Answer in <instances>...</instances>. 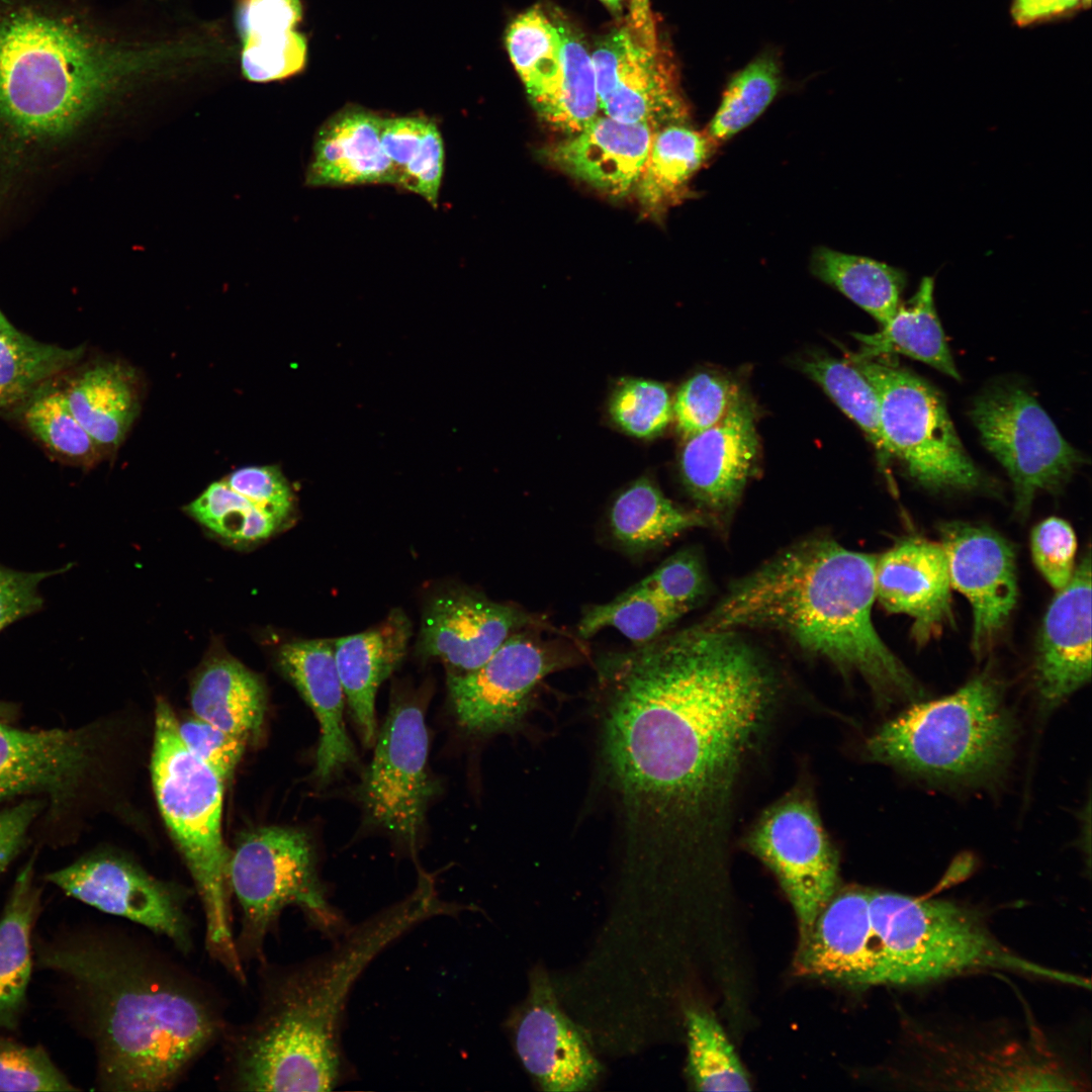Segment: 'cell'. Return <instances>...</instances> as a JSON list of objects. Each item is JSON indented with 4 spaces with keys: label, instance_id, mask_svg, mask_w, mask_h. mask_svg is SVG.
I'll return each instance as SVG.
<instances>
[{
    "label": "cell",
    "instance_id": "obj_1",
    "mask_svg": "<svg viewBox=\"0 0 1092 1092\" xmlns=\"http://www.w3.org/2000/svg\"><path fill=\"white\" fill-rule=\"evenodd\" d=\"M603 667L605 754L630 822L657 844L721 848L775 715L774 671L736 632L698 625L609 655Z\"/></svg>",
    "mask_w": 1092,
    "mask_h": 1092
},
{
    "label": "cell",
    "instance_id": "obj_2",
    "mask_svg": "<svg viewBox=\"0 0 1092 1092\" xmlns=\"http://www.w3.org/2000/svg\"><path fill=\"white\" fill-rule=\"evenodd\" d=\"M32 946L34 966L57 979L68 1020L93 1050L99 1091L175 1088L231 1022L214 986L136 931L86 923L35 935Z\"/></svg>",
    "mask_w": 1092,
    "mask_h": 1092
},
{
    "label": "cell",
    "instance_id": "obj_3",
    "mask_svg": "<svg viewBox=\"0 0 1092 1092\" xmlns=\"http://www.w3.org/2000/svg\"><path fill=\"white\" fill-rule=\"evenodd\" d=\"M462 907L422 873L401 901L346 931L328 952L288 965L257 964L252 1016L230 1022L216 1084L226 1091H330L342 1072L340 1033L351 990L371 962L421 922Z\"/></svg>",
    "mask_w": 1092,
    "mask_h": 1092
},
{
    "label": "cell",
    "instance_id": "obj_4",
    "mask_svg": "<svg viewBox=\"0 0 1092 1092\" xmlns=\"http://www.w3.org/2000/svg\"><path fill=\"white\" fill-rule=\"evenodd\" d=\"M875 563L876 555L830 538L805 539L731 584L698 625L777 631L843 674H857L882 708L920 701L923 688L872 621Z\"/></svg>",
    "mask_w": 1092,
    "mask_h": 1092
},
{
    "label": "cell",
    "instance_id": "obj_5",
    "mask_svg": "<svg viewBox=\"0 0 1092 1092\" xmlns=\"http://www.w3.org/2000/svg\"><path fill=\"white\" fill-rule=\"evenodd\" d=\"M197 52L188 41L123 39L88 0H0V128L65 136L130 78Z\"/></svg>",
    "mask_w": 1092,
    "mask_h": 1092
},
{
    "label": "cell",
    "instance_id": "obj_6",
    "mask_svg": "<svg viewBox=\"0 0 1092 1092\" xmlns=\"http://www.w3.org/2000/svg\"><path fill=\"white\" fill-rule=\"evenodd\" d=\"M1018 736L1003 681L984 671L950 695L909 704L867 738L863 751L931 785L988 788L1007 775Z\"/></svg>",
    "mask_w": 1092,
    "mask_h": 1092
},
{
    "label": "cell",
    "instance_id": "obj_7",
    "mask_svg": "<svg viewBox=\"0 0 1092 1092\" xmlns=\"http://www.w3.org/2000/svg\"><path fill=\"white\" fill-rule=\"evenodd\" d=\"M151 771L160 811L195 884L206 951L245 987L247 970L236 948L233 924L231 851L221 831L224 781L186 748L164 699L156 704Z\"/></svg>",
    "mask_w": 1092,
    "mask_h": 1092
},
{
    "label": "cell",
    "instance_id": "obj_8",
    "mask_svg": "<svg viewBox=\"0 0 1092 1092\" xmlns=\"http://www.w3.org/2000/svg\"><path fill=\"white\" fill-rule=\"evenodd\" d=\"M877 948L875 986H917L981 971H1005L1082 987V977L1013 952L981 914L945 899L870 890Z\"/></svg>",
    "mask_w": 1092,
    "mask_h": 1092
},
{
    "label": "cell",
    "instance_id": "obj_9",
    "mask_svg": "<svg viewBox=\"0 0 1092 1092\" xmlns=\"http://www.w3.org/2000/svg\"><path fill=\"white\" fill-rule=\"evenodd\" d=\"M229 879L240 911L236 948L245 967L266 959L267 940L288 907L326 933L342 925L318 878L312 843L299 829L267 826L246 835L231 852Z\"/></svg>",
    "mask_w": 1092,
    "mask_h": 1092
},
{
    "label": "cell",
    "instance_id": "obj_10",
    "mask_svg": "<svg viewBox=\"0 0 1092 1092\" xmlns=\"http://www.w3.org/2000/svg\"><path fill=\"white\" fill-rule=\"evenodd\" d=\"M847 360L874 387L885 440L912 480L933 491H972L985 485L935 387L890 363L851 356Z\"/></svg>",
    "mask_w": 1092,
    "mask_h": 1092
},
{
    "label": "cell",
    "instance_id": "obj_11",
    "mask_svg": "<svg viewBox=\"0 0 1092 1092\" xmlns=\"http://www.w3.org/2000/svg\"><path fill=\"white\" fill-rule=\"evenodd\" d=\"M505 42L534 109L544 121L572 135L599 116L590 53L567 22L535 6L513 19Z\"/></svg>",
    "mask_w": 1092,
    "mask_h": 1092
},
{
    "label": "cell",
    "instance_id": "obj_12",
    "mask_svg": "<svg viewBox=\"0 0 1092 1092\" xmlns=\"http://www.w3.org/2000/svg\"><path fill=\"white\" fill-rule=\"evenodd\" d=\"M970 416L982 444L1012 481L1018 515L1028 514L1039 491L1060 489L1083 463L1080 452L1019 385L1001 383L986 389L975 399Z\"/></svg>",
    "mask_w": 1092,
    "mask_h": 1092
},
{
    "label": "cell",
    "instance_id": "obj_13",
    "mask_svg": "<svg viewBox=\"0 0 1092 1092\" xmlns=\"http://www.w3.org/2000/svg\"><path fill=\"white\" fill-rule=\"evenodd\" d=\"M745 847L776 876L804 938L838 885L839 858L809 787L798 785L766 808Z\"/></svg>",
    "mask_w": 1092,
    "mask_h": 1092
},
{
    "label": "cell",
    "instance_id": "obj_14",
    "mask_svg": "<svg viewBox=\"0 0 1092 1092\" xmlns=\"http://www.w3.org/2000/svg\"><path fill=\"white\" fill-rule=\"evenodd\" d=\"M373 757L356 795L368 821L415 847L439 785L429 768V734L422 704L395 697L376 734Z\"/></svg>",
    "mask_w": 1092,
    "mask_h": 1092
},
{
    "label": "cell",
    "instance_id": "obj_15",
    "mask_svg": "<svg viewBox=\"0 0 1092 1092\" xmlns=\"http://www.w3.org/2000/svg\"><path fill=\"white\" fill-rule=\"evenodd\" d=\"M1035 1030L1026 1038L964 1045L930 1031L917 1033L918 1071L906 1082L988 1091H1075L1086 1082Z\"/></svg>",
    "mask_w": 1092,
    "mask_h": 1092
},
{
    "label": "cell",
    "instance_id": "obj_16",
    "mask_svg": "<svg viewBox=\"0 0 1092 1092\" xmlns=\"http://www.w3.org/2000/svg\"><path fill=\"white\" fill-rule=\"evenodd\" d=\"M44 879L69 897L168 939L183 956L194 949L187 892L157 879L128 858L91 853L48 873Z\"/></svg>",
    "mask_w": 1092,
    "mask_h": 1092
},
{
    "label": "cell",
    "instance_id": "obj_17",
    "mask_svg": "<svg viewBox=\"0 0 1092 1092\" xmlns=\"http://www.w3.org/2000/svg\"><path fill=\"white\" fill-rule=\"evenodd\" d=\"M533 631L513 634L471 671L447 672L449 701L463 730L498 732L523 718L534 690L560 663L553 648Z\"/></svg>",
    "mask_w": 1092,
    "mask_h": 1092
},
{
    "label": "cell",
    "instance_id": "obj_18",
    "mask_svg": "<svg viewBox=\"0 0 1092 1092\" xmlns=\"http://www.w3.org/2000/svg\"><path fill=\"white\" fill-rule=\"evenodd\" d=\"M658 48L644 43L632 28L615 29L590 53L599 106L618 121L658 129L687 121V108Z\"/></svg>",
    "mask_w": 1092,
    "mask_h": 1092
},
{
    "label": "cell",
    "instance_id": "obj_19",
    "mask_svg": "<svg viewBox=\"0 0 1092 1092\" xmlns=\"http://www.w3.org/2000/svg\"><path fill=\"white\" fill-rule=\"evenodd\" d=\"M950 584L970 602L972 649L984 653L1008 622L1017 601L1015 554L989 527L965 522L939 526Z\"/></svg>",
    "mask_w": 1092,
    "mask_h": 1092
},
{
    "label": "cell",
    "instance_id": "obj_20",
    "mask_svg": "<svg viewBox=\"0 0 1092 1092\" xmlns=\"http://www.w3.org/2000/svg\"><path fill=\"white\" fill-rule=\"evenodd\" d=\"M541 625L531 614L468 588L437 594L425 608L417 655L437 658L448 672L464 673L483 664L513 634Z\"/></svg>",
    "mask_w": 1092,
    "mask_h": 1092
},
{
    "label": "cell",
    "instance_id": "obj_21",
    "mask_svg": "<svg viewBox=\"0 0 1092 1092\" xmlns=\"http://www.w3.org/2000/svg\"><path fill=\"white\" fill-rule=\"evenodd\" d=\"M1091 678V559L1088 552L1051 603L1039 632L1033 681L1042 715Z\"/></svg>",
    "mask_w": 1092,
    "mask_h": 1092
},
{
    "label": "cell",
    "instance_id": "obj_22",
    "mask_svg": "<svg viewBox=\"0 0 1092 1092\" xmlns=\"http://www.w3.org/2000/svg\"><path fill=\"white\" fill-rule=\"evenodd\" d=\"M758 451L753 412L744 397L720 423L687 439L681 479L710 520H727L755 470Z\"/></svg>",
    "mask_w": 1092,
    "mask_h": 1092
},
{
    "label": "cell",
    "instance_id": "obj_23",
    "mask_svg": "<svg viewBox=\"0 0 1092 1092\" xmlns=\"http://www.w3.org/2000/svg\"><path fill=\"white\" fill-rule=\"evenodd\" d=\"M86 729L22 730L0 722V802L28 793L65 804L93 762Z\"/></svg>",
    "mask_w": 1092,
    "mask_h": 1092
},
{
    "label": "cell",
    "instance_id": "obj_24",
    "mask_svg": "<svg viewBox=\"0 0 1092 1092\" xmlns=\"http://www.w3.org/2000/svg\"><path fill=\"white\" fill-rule=\"evenodd\" d=\"M950 587L940 543L905 538L876 556V599L888 612L912 618L911 636L919 646L953 623Z\"/></svg>",
    "mask_w": 1092,
    "mask_h": 1092
},
{
    "label": "cell",
    "instance_id": "obj_25",
    "mask_svg": "<svg viewBox=\"0 0 1092 1092\" xmlns=\"http://www.w3.org/2000/svg\"><path fill=\"white\" fill-rule=\"evenodd\" d=\"M869 899L864 888L836 890L800 939L795 959L799 975L851 987L875 986L877 948Z\"/></svg>",
    "mask_w": 1092,
    "mask_h": 1092
},
{
    "label": "cell",
    "instance_id": "obj_26",
    "mask_svg": "<svg viewBox=\"0 0 1092 1092\" xmlns=\"http://www.w3.org/2000/svg\"><path fill=\"white\" fill-rule=\"evenodd\" d=\"M280 671L314 713L321 730L313 778L327 784L357 762L344 721L345 693L338 671L334 640H295L276 653Z\"/></svg>",
    "mask_w": 1092,
    "mask_h": 1092
},
{
    "label": "cell",
    "instance_id": "obj_27",
    "mask_svg": "<svg viewBox=\"0 0 1092 1092\" xmlns=\"http://www.w3.org/2000/svg\"><path fill=\"white\" fill-rule=\"evenodd\" d=\"M528 1003L515 1034L524 1067L545 1091L586 1089L599 1074V1064L544 981L534 985Z\"/></svg>",
    "mask_w": 1092,
    "mask_h": 1092
},
{
    "label": "cell",
    "instance_id": "obj_28",
    "mask_svg": "<svg viewBox=\"0 0 1092 1092\" xmlns=\"http://www.w3.org/2000/svg\"><path fill=\"white\" fill-rule=\"evenodd\" d=\"M656 129L598 116L581 131L545 148L544 158L570 176L623 197L640 178Z\"/></svg>",
    "mask_w": 1092,
    "mask_h": 1092
},
{
    "label": "cell",
    "instance_id": "obj_29",
    "mask_svg": "<svg viewBox=\"0 0 1092 1092\" xmlns=\"http://www.w3.org/2000/svg\"><path fill=\"white\" fill-rule=\"evenodd\" d=\"M411 636V621L394 609L377 626L334 640L345 698L366 746L374 744L377 734V690L403 660Z\"/></svg>",
    "mask_w": 1092,
    "mask_h": 1092
},
{
    "label": "cell",
    "instance_id": "obj_30",
    "mask_svg": "<svg viewBox=\"0 0 1092 1092\" xmlns=\"http://www.w3.org/2000/svg\"><path fill=\"white\" fill-rule=\"evenodd\" d=\"M383 117L358 106L331 116L318 129L306 174L310 186L392 184V166L381 144Z\"/></svg>",
    "mask_w": 1092,
    "mask_h": 1092
},
{
    "label": "cell",
    "instance_id": "obj_31",
    "mask_svg": "<svg viewBox=\"0 0 1092 1092\" xmlns=\"http://www.w3.org/2000/svg\"><path fill=\"white\" fill-rule=\"evenodd\" d=\"M301 17L300 0H236L241 69L247 80L278 81L304 68L306 39L295 29Z\"/></svg>",
    "mask_w": 1092,
    "mask_h": 1092
},
{
    "label": "cell",
    "instance_id": "obj_32",
    "mask_svg": "<svg viewBox=\"0 0 1092 1092\" xmlns=\"http://www.w3.org/2000/svg\"><path fill=\"white\" fill-rule=\"evenodd\" d=\"M41 890L34 861L19 871L0 916V1028L15 1031L27 1004L33 961V929L40 915Z\"/></svg>",
    "mask_w": 1092,
    "mask_h": 1092
},
{
    "label": "cell",
    "instance_id": "obj_33",
    "mask_svg": "<svg viewBox=\"0 0 1092 1092\" xmlns=\"http://www.w3.org/2000/svg\"><path fill=\"white\" fill-rule=\"evenodd\" d=\"M190 704L196 718L249 739L263 725L266 690L255 672L216 649L193 678Z\"/></svg>",
    "mask_w": 1092,
    "mask_h": 1092
},
{
    "label": "cell",
    "instance_id": "obj_34",
    "mask_svg": "<svg viewBox=\"0 0 1092 1092\" xmlns=\"http://www.w3.org/2000/svg\"><path fill=\"white\" fill-rule=\"evenodd\" d=\"M63 392L74 417L104 452L123 442L140 412L135 372L121 363L95 364Z\"/></svg>",
    "mask_w": 1092,
    "mask_h": 1092
},
{
    "label": "cell",
    "instance_id": "obj_35",
    "mask_svg": "<svg viewBox=\"0 0 1092 1092\" xmlns=\"http://www.w3.org/2000/svg\"><path fill=\"white\" fill-rule=\"evenodd\" d=\"M933 291V277H923L915 294L905 304H900L881 331L874 334H852L860 343V349L858 353L850 356L872 360L900 354L960 380L961 376L935 310Z\"/></svg>",
    "mask_w": 1092,
    "mask_h": 1092
},
{
    "label": "cell",
    "instance_id": "obj_36",
    "mask_svg": "<svg viewBox=\"0 0 1092 1092\" xmlns=\"http://www.w3.org/2000/svg\"><path fill=\"white\" fill-rule=\"evenodd\" d=\"M710 518L668 499L649 478L642 477L615 498L609 528L616 543L630 554L658 549L685 531L705 527Z\"/></svg>",
    "mask_w": 1092,
    "mask_h": 1092
},
{
    "label": "cell",
    "instance_id": "obj_37",
    "mask_svg": "<svg viewBox=\"0 0 1092 1092\" xmlns=\"http://www.w3.org/2000/svg\"><path fill=\"white\" fill-rule=\"evenodd\" d=\"M714 147L705 132L692 128L687 121L656 129L635 187L640 203L655 210L678 197L708 161Z\"/></svg>",
    "mask_w": 1092,
    "mask_h": 1092
},
{
    "label": "cell",
    "instance_id": "obj_38",
    "mask_svg": "<svg viewBox=\"0 0 1092 1092\" xmlns=\"http://www.w3.org/2000/svg\"><path fill=\"white\" fill-rule=\"evenodd\" d=\"M811 269L817 278L837 289L882 326L900 306L906 284V274L901 269L826 247L814 251Z\"/></svg>",
    "mask_w": 1092,
    "mask_h": 1092
},
{
    "label": "cell",
    "instance_id": "obj_39",
    "mask_svg": "<svg viewBox=\"0 0 1092 1092\" xmlns=\"http://www.w3.org/2000/svg\"><path fill=\"white\" fill-rule=\"evenodd\" d=\"M381 144L395 185L437 206L444 171V143L435 121L423 116L383 118Z\"/></svg>",
    "mask_w": 1092,
    "mask_h": 1092
},
{
    "label": "cell",
    "instance_id": "obj_40",
    "mask_svg": "<svg viewBox=\"0 0 1092 1092\" xmlns=\"http://www.w3.org/2000/svg\"><path fill=\"white\" fill-rule=\"evenodd\" d=\"M84 349L41 343L16 329L0 310V408L30 394L72 367Z\"/></svg>",
    "mask_w": 1092,
    "mask_h": 1092
},
{
    "label": "cell",
    "instance_id": "obj_41",
    "mask_svg": "<svg viewBox=\"0 0 1092 1092\" xmlns=\"http://www.w3.org/2000/svg\"><path fill=\"white\" fill-rule=\"evenodd\" d=\"M802 367L861 429L881 466L887 467L893 456L882 431L876 391L866 376L850 361L831 357H814Z\"/></svg>",
    "mask_w": 1092,
    "mask_h": 1092
},
{
    "label": "cell",
    "instance_id": "obj_42",
    "mask_svg": "<svg viewBox=\"0 0 1092 1092\" xmlns=\"http://www.w3.org/2000/svg\"><path fill=\"white\" fill-rule=\"evenodd\" d=\"M680 617L639 581L614 600L588 608L578 633L589 638L605 628H615L636 646L663 635Z\"/></svg>",
    "mask_w": 1092,
    "mask_h": 1092
},
{
    "label": "cell",
    "instance_id": "obj_43",
    "mask_svg": "<svg viewBox=\"0 0 1092 1092\" xmlns=\"http://www.w3.org/2000/svg\"><path fill=\"white\" fill-rule=\"evenodd\" d=\"M780 87L776 60L769 56L755 59L730 80L705 133L715 146L727 142L764 112Z\"/></svg>",
    "mask_w": 1092,
    "mask_h": 1092
},
{
    "label": "cell",
    "instance_id": "obj_44",
    "mask_svg": "<svg viewBox=\"0 0 1092 1092\" xmlns=\"http://www.w3.org/2000/svg\"><path fill=\"white\" fill-rule=\"evenodd\" d=\"M689 1075L701 1091H749L748 1075L724 1030L709 1013L687 1012Z\"/></svg>",
    "mask_w": 1092,
    "mask_h": 1092
},
{
    "label": "cell",
    "instance_id": "obj_45",
    "mask_svg": "<svg viewBox=\"0 0 1092 1092\" xmlns=\"http://www.w3.org/2000/svg\"><path fill=\"white\" fill-rule=\"evenodd\" d=\"M186 512L213 534L234 543L266 540L281 527L223 479L209 484Z\"/></svg>",
    "mask_w": 1092,
    "mask_h": 1092
},
{
    "label": "cell",
    "instance_id": "obj_46",
    "mask_svg": "<svg viewBox=\"0 0 1092 1092\" xmlns=\"http://www.w3.org/2000/svg\"><path fill=\"white\" fill-rule=\"evenodd\" d=\"M29 431L52 452L75 463L90 466L104 451L72 414L63 390L35 397L24 413Z\"/></svg>",
    "mask_w": 1092,
    "mask_h": 1092
},
{
    "label": "cell",
    "instance_id": "obj_47",
    "mask_svg": "<svg viewBox=\"0 0 1092 1092\" xmlns=\"http://www.w3.org/2000/svg\"><path fill=\"white\" fill-rule=\"evenodd\" d=\"M743 397L728 378L701 372L678 388L672 401V419L687 440L720 423Z\"/></svg>",
    "mask_w": 1092,
    "mask_h": 1092
},
{
    "label": "cell",
    "instance_id": "obj_48",
    "mask_svg": "<svg viewBox=\"0 0 1092 1092\" xmlns=\"http://www.w3.org/2000/svg\"><path fill=\"white\" fill-rule=\"evenodd\" d=\"M615 423L629 435L652 438L672 419V400L666 387L653 380L632 378L623 381L610 400Z\"/></svg>",
    "mask_w": 1092,
    "mask_h": 1092
},
{
    "label": "cell",
    "instance_id": "obj_49",
    "mask_svg": "<svg viewBox=\"0 0 1092 1092\" xmlns=\"http://www.w3.org/2000/svg\"><path fill=\"white\" fill-rule=\"evenodd\" d=\"M41 1044L0 1035V1091H78Z\"/></svg>",
    "mask_w": 1092,
    "mask_h": 1092
},
{
    "label": "cell",
    "instance_id": "obj_50",
    "mask_svg": "<svg viewBox=\"0 0 1092 1092\" xmlns=\"http://www.w3.org/2000/svg\"><path fill=\"white\" fill-rule=\"evenodd\" d=\"M681 617L706 592L702 563L692 550L678 551L641 580Z\"/></svg>",
    "mask_w": 1092,
    "mask_h": 1092
},
{
    "label": "cell",
    "instance_id": "obj_51",
    "mask_svg": "<svg viewBox=\"0 0 1092 1092\" xmlns=\"http://www.w3.org/2000/svg\"><path fill=\"white\" fill-rule=\"evenodd\" d=\"M1031 553L1035 566L1057 590L1064 588L1075 570L1077 540L1072 527L1051 517L1031 532Z\"/></svg>",
    "mask_w": 1092,
    "mask_h": 1092
},
{
    "label": "cell",
    "instance_id": "obj_52",
    "mask_svg": "<svg viewBox=\"0 0 1092 1092\" xmlns=\"http://www.w3.org/2000/svg\"><path fill=\"white\" fill-rule=\"evenodd\" d=\"M223 481L281 526L291 517L293 492L276 466L242 467L230 473Z\"/></svg>",
    "mask_w": 1092,
    "mask_h": 1092
},
{
    "label": "cell",
    "instance_id": "obj_53",
    "mask_svg": "<svg viewBox=\"0 0 1092 1092\" xmlns=\"http://www.w3.org/2000/svg\"><path fill=\"white\" fill-rule=\"evenodd\" d=\"M178 732L186 748L224 782L233 776L244 753L246 738L229 733L195 716L178 721Z\"/></svg>",
    "mask_w": 1092,
    "mask_h": 1092
},
{
    "label": "cell",
    "instance_id": "obj_54",
    "mask_svg": "<svg viewBox=\"0 0 1092 1092\" xmlns=\"http://www.w3.org/2000/svg\"><path fill=\"white\" fill-rule=\"evenodd\" d=\"M64 571L65 567L26 572L0 565V631L40 610L43 603L38 590L40 582Z\"/></svg>",
    "mask_w": 1092,
    "mask_h": 1092
},
{
    "label": "cell",
    "instance_id": "obj_55",
    "mask_svg": "<svg viewBox=\"0 0 1092 1092\" xmlns=\"http://www.w3.org/2000/svg\"><path fill=\"white\" fill-rule=\"evenodd\" d=\"M43 807L37 799H27L0 810V875L23 849L28 831Z\"/></svg>",
    "mask_w": 1092,
    "mask_h": 1092
},
{
    "label": "cell",
    "instance_id": "obj_56",
    "mask_svg": "<svg viewBox=\"0 0 1092 1092\" xmlns=\"http://www.w3.org/2000/svg\"><path fill=\"white\" fill-rule=\"evenodd\" d=\"M1074 7L1073 0H1015L1012 15L1018 24H1028Z\"/></svg>",
    "mask_w": 1092,
    "mask_h": 1092
},
{
    "label": "cell",
    "instance_id": "obj_57",
    "mask_svg": "<svg viewBox=\"0 0 1092 1092\" xmlns=\"http://www.w3.org/2000/svg\"><path fill=\"white\" fill-rule=\"evenodd\" d=\"M629 26L643 42L648 44L657 42L650 0H630Z\"/></svg>",
    "mask_w": 1092,
    "mask_h": 1092
},
{
    "label": "cell",
    "instance_id": "obj_58",
    "mask_svg": "<svg viewBox=\"0 0 1092 1092\" xmlns=\"http://www.w3.org/2000/svg\"><path fill=\"white\" fill-rule=\"evenodd\" d=\"M16 714V708L12 704L0 701V722L10 723Z\"/></svg>",
    "mask_w": 1092,
    "mask_h": 1092
},
{
    "label": "cell",
    "instance_id": "obj_59",
    "mask_svg": "<svg viewBox=\"0 0 1092 1092\" xmlns=\"http://www.w3.org/2000/svg\"><path fill=\"white\" fill-rule=\"evenodd\" d=\"M613 12H620L622 9V3L625 0H600Z\"/></svg>",
    "mask_w": 1092,
    "mask_h": 1092
}]
</instances>
